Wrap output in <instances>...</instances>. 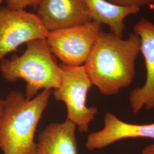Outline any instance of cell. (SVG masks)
Masks as SVG:
<instances>
[{"label":"cell","mask_w":154,"mask_h":154,"mask_svg":"<svg viewBox=\"0 0 154 154\" xmlns=\"http://www.w3.org/2000/svg\"><path fill=\"white\" fill-rule=\"evenodd\" d=\"M140 52V39L135 33L123 39L101 31L83 66L92 85L103 95H112L132 83Z\"/></svg>","instance_id":"cell-1"},{"label":"cell","mask_w":154,"mask_h":154,"mask_svg":"<svg viewBox=\"0 0 154 154\" xmlns=\"http://www.w3.org/2000/svg\"><path fill=\"white\" fill-rule=\"evenodd\" d=\"M51 91L44 90L33 99L11 91L5 99L0 121V149L3 154H37L34 136Z\"/></svg>","instance_id":"cell-2"},{"label":"cell","mask_w":154,"mask_h":154,"mask_svg":"<svg viewBox=\"0 0 154 154\" xmlns=\"http://www.w3.org/2000/svg\"><path fill=\"white\" fill-rule=\"evenodd\" d=\"M26 45L22 55L2 59L0 72L8 82H15L20 79L25 81L26 83L25 97L32 99L42 89L58 88L62 80V69L46 39L33 40Z\"/></svg>","instance_id":"cell-3"},{"label":"cell","mask_w":154,"mask_h":154,"mask_svg":"<svg viewBox=\"0 0 154 154\" xmlns=\"http://www.w3.org/2000/svg\"><path fill=\"white\" fill-rule=\"evenodd\" d=\"M62 80L60 86L54 89L53 95L57 100L63 102L67 109L66 119L78 127L79 132H87L91 122L97 114L95 107H88L87 94L92 83L84 66L60 65Z\"/></svg>","instance_id":"cell-4"},{"label":"cell","mask_w":154,"mask_h":154,"mask_svg":"<svg viewBox=\"0 0 154 154\" xmlns=\"http://www.w3.org/2000/svg\"><path fill=\"white\" fill-rule=\"evenodd\" d=\"M102 31V24L89 23L49 32L46 40L52 54L66 66H83L87 61L96 39Z\"/></svg>","instance_id":"cell-5"},{"label":"cell","mask_w":154,"mask_h":154,"mask_svg":"<svg viewBox=\"0 0 154 154\" xmlns=\"http://www.w3.org/2000/svg\"><path fill=\"white\" fill-rule=\"evenodd\" d=\"M49 30L37 14L25 10L0 8V61L24 44L46 39Z\"/></svg>","instance_id":"cell-6"},{"label":"cell","mask_w":154,"mask_h":154,"mask_svg":"<svg viewBox=\"0 0 154 154\" xmlns=\"http://www.w3.org/2000/svg\"><path fill=\"white\" fill-rule=\"evenodd\" d=\"M134 33L139 37L140 52L146 69L144 85L133 89L129 96L130 107L135 114L143 109H154V23L142 18L135 25Z\"/></svg>","instance_id":"cell-7"},{"label":"cell","mask_w":154,"mask_h":154,"mask_svg":"<svg viewBox=\"0 0 154 154\" xmlns=\"http://www.w3.org/2000/svg\"><path fill=\"white\" fill-rule=\"evenodd\" d=\"M37 9V15L49 32L93 21L84 0H42Z\"/></svg>","instance_id":"cell-8"},{"label":"cell","mask_w":154,"mask_h":154,"mask_svg":"<svg viewBox=\"0 0 154 154\" xmlns=\"http://www.w3.org/2000/svg\"><path fill=\"white\" fill-rule=\"evenodd\" d=\"M128 138L154 139V123L144 125L129 123L107 112L104 118L103 128L88 134L85 147L88 151L100 149Z\"/></svg>","instance_id":"cell-9"},{"label":"cell","mask_w":154,"mask_h":154,"mask_svg":"<svg viewBox=\"0 0 154 154\" xmlns=\"http://www.w3.org/2000/svg\"><path fill=\"white\" fill-rule=\"evenodd\" d=\"M76 127L67 119L48 125L39 134L37 154H78Z\"/></svg>","instance_id":"cell-10"},{"label":"cell","mask_w":154,"mask_h":154,"mask_svg":"<svg viewBox=\"0 0 154 154\" xmlns=\"http://www.w3.org/2000/svg\"><path fill=\"white\" fill-rule=\"evenodd\" d=\"M92 20L105 24L110 32L123 37L127 17L136 14L140 11L137 8H124L116 6L107 0H84Z\"/></svg>","instance_id":"cell-11"},{"label":"cell","mask_w":154,"mask_h":154,"mask_svg":"<svg viewBox=\"0 0 154 154\" xmlns=\"http://www.w3.org/2000/svg\"><path fill=\"white\" fill-rule=\"evenodd\" d=\"M116 6L124 8H140L154 5V0H107Z\"/></svg>","instance_id":"cell-12"},{"label":"cell","mask_w":154,"mask_h":154,"mask_svg":"<svg viewBox=\"0 0 154 154\" xmlns=\"http://www.w3.org/2000/svg\"><path fill=\"white\" fill-rule=\"evenodd\" d=\"M42 0H5L7 7L13 10H25L29 6L37 8Z\"/></svg>","instance_id":"cell-13"},{"label":"cell","mask_w":154,"mask_h":154,"mask_svg":"<svg viewBox=\"0 0 154 154\" xmlns=\"http://www.w3.org/2000/svg\"><path fill=\"white\" fill-rule=\"evenodd\" d=\"M142 154H154V143L144 147L142 151Z\"/></svg>","instance_id":"cell-14"},{"label":"cell","mask_w":154,"mask_h":154,"mask_svg":"<svg viewBox=\"0 0 154 154\" xmlns=\"http://www.w3.org/2000/svg\"><path fill=\"white\" fill-rule=\"evenodd\" d=\"M5 108V99H0V121L4 114Z\"/></svg>","instance_id":"cell-15"},{"label":"cell","mask_w":154,"mask_h":154,"mask_svg":"<svg viewBox=\"0 0 154 154\" xmlns=\"http://www.w3.org/2000/svg\"><path fill=\"white\" fill-rule=\"evenodd\" d=\"M2 1H3V0H0V4H1V3L2 2Z\"/></svg>","instance_id":"cell-16"}]
</instances>
